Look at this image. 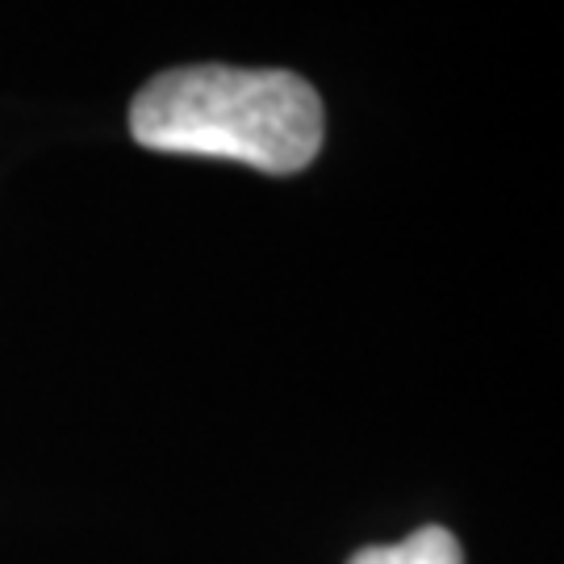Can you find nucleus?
I'll return each instance as SVG.
<instances>
[{
    "mask_svg": "<svg viewBox=\"0 0 564 564\" xmlns=\"http://www.w3.org/2000/svg\"><path fill=\"white\" fill-rule=\"evenodd\" d=\"M130 134L147 151L230 160L268 176H293L318 160L326 134L323 97L281 67H172L142 84Z\"/></svg>",
    "mask_w": 564,
    "mask_h": 564,
    "instance_id": "nucleus-1",
    "label": "nucleus"
},
{
    "mask_svg": "<svg viewBox=\"0 0 564 564\" xmlns=\"http://www.w3.org/2000/svg\"><path fill=\"white\" fill-rule=\"evenodd\" d=\"M347 564H464V552L447 527H423L405 535L402 544L360 547Z\"/></svg>",
    "mask_w": 564,
    "mask_h": 564,
    "instance_id": "nucleus-2",
    "label": "nucleus"
}]
</instances>
